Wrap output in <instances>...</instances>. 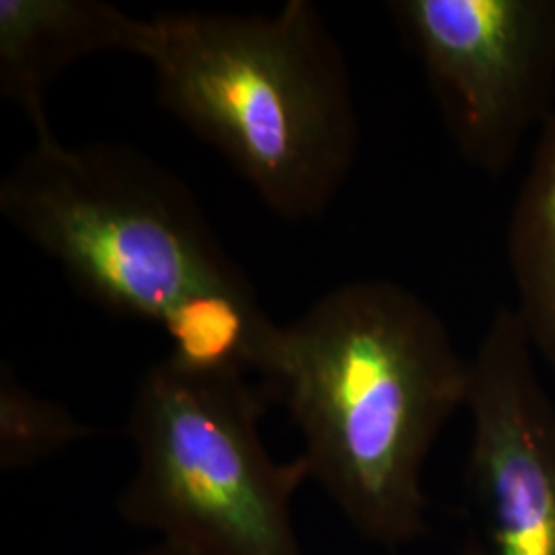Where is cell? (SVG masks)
<instances>
[{
	"label": "cell",
	"mask_w": 555,
	"mask_h": 555,
	"mask_svg": "<svg viewBox=\"0 0 555 555\" xmlns=\"http://www.w3.org/2000/svg\"><path fill=\"white\" fill-rule=\"evenodd\" d=\"M461 157L500 176L555 112V0H393Z\"/></svg>",
	"instance_id": "obj_5"
},
{
	"label": "cell",
	"mask_w": 555,
	"mask_h": 555,
	"mask_svg": "<svg viewBox=\"0 0 555 555\" xmlns=\"http://www.w3.org/2000/svg\"><path fill=\"white\" fill-rule=\"evenodd\" d=\"M0 212L89 300L163 334L204 300L254 295L194 194L121 144L36 142L2 179Z\"/></svg>",
	"instance_id": "obj_3"
},
{
	"label": "cell",
	"mask_w": 555,
	"mask_h": 555,
	"mask_svg": "<svg viewBox=\"0 0 555 555\" xmlns=\"http://www.w3.org/2000/svg\"><path fill=\"white\" fill-rule=\"evenodd\" d=\"M516 315L535 354L555 369V112L539 132L535 155L508 227Z\"/></svg>",
	"instance_id": "obj_8"
},
{
	"label": "cell",
	"mask_w": 555,
	"mask_h": 555,
	"mask_svg": "<svg viewBox=\"0 0 555 555\" xmlns=\"http://www.w3.org/2000/svg\"><path fill=\"white\" fill-rule=\"evenodd\" d=\"M266 389L300 430L309 479L360 535H424V465L469 391V358L426 300L389 280L332 288L280 327Z\"/></svg>",
	"instance_id": "obj_1"
},
{
	"label": "cell",
	"mask_w": 555,
	"mask_h": 555,
	"mask_svg": "<svg viewBox=\"0 0 555 555\" xmlns=\"http://www.w3.org/2000/svg\"><path fill=\"white\" fill-rule=\"evenodd\" d=\"M535 348L500 307L469 358L472 531L463 555H555V408Z\"/></svg>",
	"instance_id": "obj_6"
},
{
	"label": "cell",
	"mask_w": 555,
	"mask_h": 555,
	"mask_svg": "<svg viewBox=\"0 0 555 555\" xmlns=\"http://www.w3.org/2000/svg\"><path fill=\"white\" fill-rule=\"evenodd\" d=\"M268 389L163 358L130 403L137 467L119 515L194 555H300L293 502L305 461H274L261 438Z\"/></svg>",
	"instance_id": "obj_4"
},
{
	"label": "cell",
	"mask_w": 555,
	"mask_h": 555,
	"mask_svg": "<svg viewBox=\"0 0 555 555\" xmlns=\"http://www.w3.org/2000/svg\"><path fill=\"white\" fill-rule=\"evenodd\" d=\"M140 59L159 103L286 220L321 217L357 159L350 70L309 0L274 15L159 13Z\"/></svg>",
	"instance_id": "obj_2"
},
{
	"label": "cell",
	"mask_w": 555,
	"mask_h": 555,
	"mask_svg": "<svg viewBox=\"0 0 555 555\" xmlns=\"http://www.w3.org/2000/svg\"><path fill=\"white\" fill-rule=\"evenodd\" d=\"M95 430L64 405L21 385L15 371H0V467L17 472L60 455Z\"/></svg>",
	"instance_id": "obj_9"
},
{
	"label": "cell",
	"mask_w": 555,
	"mask_h": 555,
	"mask_svg": "<svg viewBox=\"0 0 555 555\" xmlns=\"http://www.w3.org/2000/svg\"><path fill=\"white\" fill-rule=\"evenodd\" d=\"M144 20L100 0H0V91L31 121L36 142L56 137L48 93L75 62L100 52L139 56Z\"/></svg>",
	"instance_id": "obj_7"
},
{
	"label": "cell",
	"mask_w": 555,
	"mask_h": 555,
	"mask_svg": "<svg viewBox=\"0 0 555 555\" xmlns=\"http://www.w3.org/2000/svg\"><path fill=\"white\" fill-rule=\"evenodd\" d=\"M130 555H194L190 554V552H185V550H179L176 545H169V543H155V545H151V547H144V550H140V552H134V554Z\"/></svg>",
	"instance_id": "obj_10"
}]
</instances>
